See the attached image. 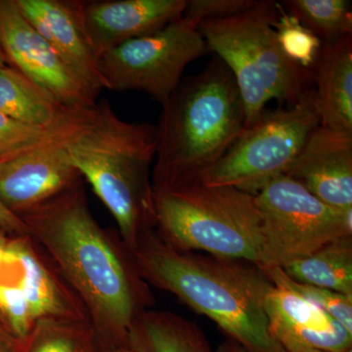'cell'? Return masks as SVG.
<instances>
[{"instance_id": "6da1fadb", "label": "cell", "mask_w": 352, "mask_h": 352, "mask_svg": "<svg viewBox=\"0 0 352 352\" xmlns=\"http://www.w3.org/2000/svg\"><path fill=\"white\" fill-rule=\"evenodd\" d=\"M20 219L80 298L97 339L126 346L134 322L152 305L151 294L122 240L95 219L83 185Z\"/></svg>"}, {"instance_id": "7a4b0ae2", "label": "cell", "mask_w": 352, "mask_h": 352, "mask_svg": "<svg viewBox=\"0 0 352 352\" xmlns=\"http://www.w3.org/2000/svg\"><path fill=\"white\" fill-rule=\"evenodd\" d=\"M131 254L146 283L207 316L248 351L287 352L270 332L263 307L270 281L258 266L179 251L156 230L143 235Z\"/></svg>"}, {"instance_id": "3957f363", "label": "cell", "mask_w": 352, "mask_h": 352, "mask_svg": "<svg viewBox=\"0 0 352 352\" xmlns=\"http://www.w3.org/2000/svg\"><path fill=\"white\" fill-rule=\"evenodd\" d=\"M66 147L131 252L143 235L156 229L152 183L156 126L120 119L107 100H101L90 108Z\"/></svg>"}, {"instance_id": "277c9868", "label": "cell", "mask_w": 352, "mask_h": 352, "mask_svg": "<svg viewBox=\"0 0 352 352\" xmlns=\"http://www.w3.org/2000/svg\"><path fill=\"white\" fill-rule=\"evenodd\" d=\"M245 112L230 69L214 56L195 76L183 78L162 105L153 186L198 182L244 131Z\"/></svg>"}, {"instance_id": "5b68a950", "label": "cell", "mask_w": 352, "mask_h": 352, "mask_svg": "<svg viewBox=\"0 0 352 352\" xmlns=\"http://www.w3.org/2000/svg\"><path fill=\"white\" fill-rule=\"evenodd\" d=\"M279 7V2L258 0L233 17L198 25L210 52L235 78L244 102L245 129L258 119L268 102L289 107L314 88L312 72L292 62L278 43L274 24Z\"/></svg>"}, {"instance_id": "8992f818", "label": "cell", "mask_w": 352, "mask_h": 352, "mask_svg": "<svg viewBox=\"0 0 352 352\" xmlns=\"http://www.w3.org/2000/svg\"><path fill=\"white\" fill-rule=\"evenodd\" d=\"M156 232L184 252L264 264L263 222L254 195L200 183L175 188L153 186Z\"/></svg>"}, {"instance_id": "52a82bcc", "label": "cell", "mask_w": 352, "mask_h": 352, "mask_svg": "<svg viewBox=\"0 0 352 352\" xmlns=\"http://www.w3.org/2000/svg\"><path fill=\"white\" fill-rule=\"evenodd\" d=\"M319 126L320 115L311 88L294 105L265 109L197 183L256 195L272 180L286 175Z\"/></svg>"}, {"instance_id": "ba28073f", "label": "cell", "mask_w": 352, "mask_h": 352, "mask_svg": "<svg viewBox=\"0 0 352 352\" xmlns=\"http://www.w3.org/2000/svg\"><path fill=\"white\" fill-rule=\"evenodd\" d=\"M254 197L263 222L261 267L284 265L352 236V208L324 203L289 176H279Z\"/></svg>"}, {"instance_id": "9c48e42d", "label": "cell", "mask_w": 352, "mask_h": 352, "mask_svg": "<svg viewBox=\"0 0 352 352\" xmlns=\"http://www.w3.org/2000/svg\"><path fill=\"white\" fill-rule=\"evenodd\" d=\"M198 25L182 17L109 50L99 58L105 89L144 92L164 105L182 82L187 65L210 53Z\"/></svg>"}, {"instance_id": "30bf717a", "label": "cell", "mask_w": 352, "mask_h": 352, "mask_svg": "<svg viewBox=\"0 0 352 352\" xmlns=\"http://www.w3.org/2000/svg\"><path fill=\"white\" fill-rule=\"evenodd\" d=\"M0 46L7 64L71 108H90L98 92L67 66L21 13L15 0H0Z\"/></svg>"}, {"instance_id": "8fae6325", "label": "cell", "mask_w": 352, "mask_h": 352, "mask_svg": "<svg viewBox=\"0 0 352 352\" xmlns=\"http://www.w3.org/2000/svg\"><path fill=\"white\" fill-rule=\"evenodd\" d=\"M68 141V140H67ZM0 159V203L16 217L82 184L66 142Z\"/></svg>"}, {"instance_id": "7c38bea8", "label": "cell", "mask_w": 352, "mask_h": 352, "mask_svg": "<svg viewBox=\"0 0 352 352\" xmlns=\"http://www.w3.org/2000/svg\"><path fill=\"white\" fill-rule=\"evenodd\" d=\"M187 4L188 0L76 1L82 31L98 59L120 44L180 19Z\"/></svg>"}, {"instance_id": "4fadbf2b", "label": "cell", "mask_w": 352, "mask_h": 352, "mask_svg": "<svg viewBox=\"0 0 352 352\" xmlns=\"http://www.w3.org/2000/svg\"><path fill=\"white\" fill-rule=\"evenodd\" d=\"M263 307L273 338L285 351L314 349L344 352L352 349V333L305 296L270 282Z\"/></svg>"}, {"instance_id": "5bb4252c", "label": "cell", "mask_w": 352, "mask_h": 352, "mask_svg": "<svg viewBox=\"0 0 352 352\" xmlns=\"http://www.w3.org/2000/svg\"><path fill=\"white\" fill-rule=\"evenodd\" d=\"M6 259L25 296L34 324L88 319L87 310L75 292L29 236H11Z\"/></svg>"}, {"instance_id": "9a60e30c", "label": "cell", "mask_w": 352, "mask_h": 352, "mask_svg": "<svg viewBox=\"0 0 352 352\" xmlns=\"http://www.w3.org/2000/svg\"><path fill=\"white\" fill-rule=\"evenodd\" d=\"M286 175L324 203L352 208V133L320 124Z\"/></svg>"}, {"instance_id": "2e32d148", "label": "cell", "mask_w": 352, "mask_h": 352, "mask_svg": "<svg viewBox=\"0 0 352 352\" xmlns=\"http://www.w3.org/2000/svg\"><path fill=\"white\" fill-rule=\"evenodd\" d=\"M15 1L25 19L82 82L98 94L105 89L99 59L82 31L75 0Z\"/></svg>"}, {"instance_id": "e0dca14e", "label": "cell", "mask_w": 352, "mask_h": 352, "mask_svg": "<svg viewBox=\"0 0 352 352\" xmlns=\"http://www.w3.org/2000/svg\"><path fill=\"white\" fill-rule=\"evenodd\" d=\"M311 72L321 126L352 133V34L323 44Z\"/></svg>"}, {"instance_id": "ac0fdd59", "label": "cell", "mask_w": 352, "mask_h": 352, "mask_svg": "<svg viewBox=\"0 0 352 352\" xmlns=\"http://www.w3.org/2000/svg\"><path fill=\"white\" fill-rule=\"evenodd\" d=\"M87 109L64 105L9 65L0 69V113L7 117L29 126L51 129L75 122Z\"/></svg>"}, {"instance_id": "d6986e66", "label": "cell", "mask_w": 352, "mask_h": 352, "mask_svg": "<svg viewBox=\"0 0 352 352\" xmlns=\"http://www.w3.org/2000/svg\"><path fill=\"white\" fill-rule=\"evenodd\" d=\"M126 346L138 352H215L196 323L163 310L139 315Z\"/></svg>"}, {"instance_id": "ffe728a7", "label": "cell", "mask_w": 352, "mask_h": 352, "mask_svg": "<svg viewBox=\"0 0 352 352\" xmlns=\"http://www.w3.org/2000/svg\"><path fill=\"white\" fill-rule=\"evenodd\" d=\"M279 267L298 283L352 296V236L333 241Z\"/></svg>"}, {"instance_id": "44dd1931", "label": "cell", "mask_w": 352, "mask_h": 352, "mask_svg": "<svg viewBox=\"0 0 352 352\" xmlns=\"http://www.w3.org/2000/svg\"><path fill=\"white\" fill-rule=\"evenodd\" d=\"M280 3L323 44L335 43L352 34L349 0H286Z\"/></svg>"}, {"instance_id": "7402d4cb", "label": "cell", "mask_w": 352, "mask_h": 352, "mask_svg": "<svg viewBox=\"0 0 352 352\" xmlns=\"http://www.w3.org/2000/svg\"><path fill=\"white\" fill-rule=\"evenodd\" d=\"M96 333L91 322L38 321L34 324L25 352H91Z\"/></svg>"}, {"instance_id": "603a6c76", "label": "cell", "mask_w": 352, "mask_h": 352, "mask_svg": "<svg viewBox=\"0 0 352 352\" xmlns=\"http://www.w3.org/2000/svg\"><path fill=\"white\" fill-rule=\"evenodd\" d=\"M89 110L71 124L51 129L29 126L0 113V159L41 146L65 142L80 129Z\"/></svg>"}, {"instance_id": "cb8c5ba5", "label": "cell", "mask_w": 352, "mask_h": 352, "mask_svg": "<svg viewBox=\"0 0 352 352\" xmlns=\"http://www.w3.org/2000/svg\"><path fill=\"white\" fill-rule=\"evenodd\" d=\"M261 268L271 283L285 287L305 296L327 312L336 321L339 322L347 332L352 333V296L298 283L287 276L279 266H265Z\"/></svg>"}, {"instance_id": "d4e9b609", "label": "cell", "mask_w": 352, "mask_h": 352, "mask_svg": "<svg viewBox=\"0 0 352 352\" xmlns=\"http://www.w3.org/2000/svg\"><path fill=\"white\" fill-rule=\"evenodd\" d=\"M274 29L284 54L294 63L311 71L323 46L320 39L287 12L281 3Z\"/></svg>"}, {"instance_id": "484cf974", "label": "cell", "mask_w": 352, "mask_h": 352, "mask_svg": "<svg viewBox=\"0 0 352 352\" xmlns=\"http://www.w3.org/2000/svg\"><path fill=\"white\" fill-rule=\"evenodd\" d=\"M0 323L24 342L34 329L29 305L13 274L9 280L0 279Z\"/></svg>"}, {"instance_id": "4316f807", "label": "cell", "mask_w": 352, "mask_h": 352, "mask_svg": "<svg viewBox=\"0 0 352 352\" xmlns=\"http://www.w3.org/2000/svg\"><path fill=\"white\" fill-rule=\"evenodd\" d=\"M258 0H188L183 17L201 21L226 19L249 10Z\"/></svg>"}, {"instance_id": "83f0119b", "label": "cell", "mask_w": 352, "mask_h": 352, "mask_svg": "<svg viewBox=\"0 0 352 352\" xmlns=\"http://www.w3.org/2000/svg\"><path fill=\"white\" fill-rule=\"evenodd\" d=\"M0 229L10 236H28L27 226L20 217L9 212L0 203Z\"/></svg>"}, {"instance_id": "f1b7e54d", "label": "cell", "mask_w": 352, "mask_h": 352, "mask_svg": "<svg viewBox=\"0 0 352 352\" xmlns=\"http://www.w3.org/2000/svg\"><path fill=\"white\" fill-rule=\"evenodd\" d=\"M28 342L21 340L0 323V352H25Z\"/></svg>"}, {"instance_id": "f546056e", "label": "cell", "mask_w": 352, "mask_h": 352, "mask_svg": "<svg viewBox=\"0 0 352 352\" xmlns=\"http://www.w3.org/2000/svg\"><path fill=\"white\" fill-rule=\"evenodd\" d=\"M215 352H249L238 342L228 339L221 342Z\"/></svg>"}, {"instance_id": "4dcf8cb0", "label": "cell", "mask_w": 352, "mask_h": 352, "mask_svg": "<svg viewBox=\"0 0 352 352\" xmlns=\"http://www.w3.org/2000/svg\"><path fill=\"white\" fill-rule=\"evenodd\" d=\"M11 236L0 229V268L6 265V250Z\"/></svg>"}, {"instance_id": "1f68e13d", "label": "cell", "mask_w": 352, "mask_h": 352, "mask_svg": "<svg viewBox=\"0 0 352 352\" xmlns=\"http://www.w3.org/2000/svg\"><path fill=\"white\" fill-rule=\"evenodd\" d=\"M7 60L6 55H4L3 50H2L1 46H0V69L4 68L7 66Z\"/></svg>"}, {"instance_id": "d6a6232c", "label": "cell", "mask_w": 352, "mask_h": 352, "mask_svg": "<svg viewBox=\"0 0 352 352\" xmlns=\"http://www.w3.org/2000/svg\"><path fill=\"white\" fill-rule=\"evenodd\" d=\"M111 352H138L136 351L135 349H131V347L129 346H122V347H118V349H113V351Z\"/></svg>"}, {"instance_id": "836d02e7", "label": "cell", "mask_w": 352, "mask_h": 352, "mask_svg": "<svg viewBox=\"0 0 352 352\" xmlns=\"http://www.w3.org/2000/svg\"><path fill=\"white\" fill-rule=\"evenodd\" d=\"M287 352H326L323 351H319V349H296V351H291Z\"/></svg>"}, {"instance_id": "e575fe53", "label": "cell", "mask_w": 352, "mask_h": 352, "mask_svg": "<svg viewBox=\"0 0 352 352\" xmlns=\"http://www.w3.org/2000/svg\"><path fill=\"white\" fill-rule=\"evenodd\" d=\"M344 352H352V349H347V351H344Z\"/></svg>"}]
</instances>
